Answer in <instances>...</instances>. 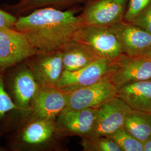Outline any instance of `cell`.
<instances>
[{
	"label": "cell",
	"mask_w": 151,
	"mask_h": 151,
	"mask_svg": "<svg viewBox=\"0 0 151 151\" xmlns=\"http://www.w3.org/2000/svg\"><path fill=\"white\" fill-rule=\"evenodd\" d=\"M78 9L61 10L47 7L19 16L14 27L22 33L38 52L62 50L73 40L76 33L83 25L76 15Z\"/></svg>",
	"instance_id": "cell-1"
},
{
	"label": "cell",
	"mask_w": 151,
	"mask_h": 151,
	"mask_svg": "<svg viewBox=\"0 0 151 151\" xmlns=\"http://www.w3.org/2000/svg\"><path fill=\"white\" fill-rule=\"evenodd\" d=\"M56 119L28 117L7 134L6 147L11 151H42L60 148L63 137L57 132Z\"/></svg>",
	"instance_id": "cell-2"
},
{
	"label": "cell",
	"mask_w": 151,
	"mask_h": 151,
	"mask_svg": "<svg viewBox=\"0 0 151 151\" xmlns=\"http://www.w3.org/2000/svg\"><path fill=\"white\" fill-rule=\"evenodd\" d=\"M2 78L6 91L25 120L30 114L33 100L42 87L24 61L7 68Z\"/></svg>",
	"instance_id": "cell-3"
},
{
	"label": "cell",
	"mask_w": 151,
	"mask_h": 151,
	"mask_svg": "<svg viewBox=\"0 0 151 151\" xmlns=\"http://www.w3.org/2000/svg\"><path fill=\"white\" fill-rule=\"evenodd\" d=\"M73 40L84 45L101 58L115 60L123 54L115 34L109 27L83 25Z\"/></svg>",
	"instance_id": "cell-4"
},
{
	"label": "cell",
	"mask_w": 151,
	"mask_h": 151,
	"mask_svg": "<svg viewBox=\"0 0 151 151\" xmlns=\"http://www.w3.org/2000/svg\"><path fill=\"white\" fill-rule=\"evenodd\" d=\"M24 61L41 87H55L65 70L62 50L37 52Z\"/></svg>",
	"instance_id": "cell-5"
},
{
	"label": "cell",
	"mask_w": 151,
	"mask_h": 151,
	"mask_svg": "<svg viewBox=\"0 0 151 151\" xmlns=\"http://www.w3.org/2000/svg\"><path fill=\"white\" fill-rule=\"evenodd\" d=\"M129 0H87L79 15L83 25L109 27L123 20Z\"/></svg>",
	"instance_id": "cell-6"
},
{
	"label": "cell",
	"mask_w": 151,
	"mask_h": 151,
	"mask_svg": "<svg viewBox=\"0 0 151 151\" xmlns=\"http://www.w3.org/2000/svg\"><path fill=\"white\" fill-rule=\"evenodd\" d=\"M68 94L66 109L98 108L116 96L117 88L109 78L87 86L74 90L63 88Z\"/></svg>",
	"instance_id": "cell-7"
},
{
	"label": "cell",
	"mask_w": 151,
	"mask_h": 151,
	"mask_svg": "<svg viewBox=\"0 0 151 151\" xmlns=\"http://www.w3.org/2000/svg\"><path fill=\"white\" fill-rule=\"evenodd\" d=\"M37 52L22 33L0 27V74Z\"/></svg>",
	"instance_id": "cell-8"
},
{
	"label": "cell",
	"mask_w": 151,
	"mask_h": 151,
	"mask_svg": "<svg viewBox=\"0 0 151 151\" xmlns=\"http://www.w3.org/2000/svg\"><path fill=\"white\" fill-rule=\"evenodd\" d=\"M114 62L115 60L99 58L80 70L75 71L64 70L55 87L74 90L109 78L113 70Z\"/></svg>",
	"instance_id": "cell-9"
},
{
	"label": "cell",
	"mask_w": 151,
	"mask_h": 151,
	"mask_svg": "<svg viewBox=\"0 0 151 151\" xmlns=\"http://www.w3.org/2000/svg\"><path fill=\"white\" fill-rule=\"evenodd\" d=\"M131 109L123 100L117 96L103 104L97 108L93 128L88 137L112 135L124 127L126 116Z\"/></svg>",
	"instance_id": "cell-10"
},
{
	"label": "cell",
	"mask_w": 151,
	"mask_h": 151,
	"mask_svg": "<svg viewBox=\"0 0 151 151\" xmlns=\"http://www.w3.org/2000/svg\"><path fill=\"white\" fill-rule=\"evenodd\" d=\"M109 79L116 88L124 85L151 79V60L142 56L122 54L114 62Z\"/></svg>",
	"instance_id": "cell-11"
},
{
	"label": "cell",
	"mask_w": 151,
	"mask_h": 151,
	"mask_svg": "<svg viewBox=\"0 0 151 151\" xmlns=\"http://www.w3.org/2000/svg\"><path fill=\"white\" fill-rule=\"evenodd\" d=\"M97 111V108L64 109L55 120L57 133L62 137H88L93 129Z\"/></svg>",
	"instance_id": "cell-12"
},
{
	"label": "cell",
	"mask_w": 151,
	"mask_h": 151,
	"mask_svg": "<svg viewBox=\"0 0 151 151\" xmlns=\"http://www.w3.org/2000/svg\"><path fill=\"white\" fill-rule=\"evenodd\" d=\"M109 27L118 38L123 54L140 56L151 45V34L132 22L122 20Z\"/></svg>",
	"instance_id": "cell-13"
},
{
	"label": "cell",
	"mask_w": 151,
	"mask_h": 151,
	"mask_svg": "<svg viewBox=\"0 0 151 151\" xmlns=\"http://www.w3.org/2000/svg\"><path fill=\"white\" fill-rule=\"evenodd\" d=\"M68 100V94L63 88L42 87L33 100L28 117L56 119L67 106Z\"/></svg>",
	"instance_id": "cell-14"
},
{
	"label": "cell",
	"mask_w": 151,
	"mask_h": 151,
	"mask_svg": "<svg viewBox=\"0 0 151 151\" xmlns=\"http://www.w3.org/2000/svg\"><path fill=\"white\" fill-rule=\"evenodd\" d=\"M116 96L132 109L151 114V79L118 87Z\"/></svg>",
	"instance_id": "cell-15"
},
{
	"label": "cell",
	"mask_w": 151,
	"mask_h": 151,
	"mask_svg": "<svg viewBox=\"0 0 151 151\" xmlns=\"http://www.w3.org/2000/svg\"><path fill=\"white\" fill-rule=\"evenodd\" d=\"M24 120L20 110L6 91L0 74V138L15 129Z\"/></svg>",
	"instance_id": "cell-16"
},
{
	"label": "cell",
	"mask_w": 151,
	"mask_h": 151,
	"mask_svg": "<svg viewBox=\"0 0 151 151\" xmlns=\"http://www.w3.org/2000/svg\"><path fill=\"white\" fill-rule=\"evenodd\" d=\"M62 50L65 70H80L101 58L88 48L73 40L67 44Z\"/></svg>",
	"instance_id": "cell-17"
},
{
	"label": "cell",
	"mask_w": 151,
	"mask_h": 151,
	"mask_svg": "<svg viewBox=\"0 0 151 151\" xmlns=\"http://www.w3.org/2000/svg\"><path fill=\"white\" fill-rule=\"evenodd\" d=\"M87 0H20L15 5H4L5 10L16 17L22 16L34 10L50 7L56 9L65 8L80 3L84 4Z\"/></svg>",
	"instance_id": "cell-18"
},
{
	"label": "cell",
	"mask_w": 151,
	"mask_h": 151,
	"mask_svg": "<svg viewBox=\"0 0 151 151\" xmlns=\"http://www.w3.org/2000/svg\"><path fill=\"white\" fill-rule=\"evenodd\" d=\"M124 128L141 142L151 137V114L131 109L126 116Z\"/></svg>",
	"instance_id": "cell-19"
},
{
	"label": "cell",
	"mask_w": 151,
	"mask_h": 151,
	"mask_svg": "<svg viewBox=\"0 0 151 151\" xmlns=\"http://www.w3.org/2000/svg\"><path fill=\"white\" fill-rule=\"evenodd\" d=\"M81 144L85 151H122L109 137H82Z\"/></svg>",
	"instance_id": "cell-20"
},
{
	"label": "cell",
	"mask_w": 151,
	"mask_h": 151,
	"mask_svg": "<svg viewBox=\"0 0 151 151\" xmlns=\"http://www.w3.org/2000/svg\"><path fill=\"white\" fill-rule=\"evenodd\" d=\"M122 151H143V143L131 135L124 127L109 137Z\"/></svg>",
	"instance_id": "cell-21"
},
{
	"label": "cell",
	"mask_w": 151,
	"mask_h": 151,
	"mask_svg": "<svg viewBox=\"0 0 151 151\" xmlns=\"http://www.w3.org/2000/svg\"><path fill=\"white\" fill-rule=\"evenodd\" d=\"M151 2V0H129L123 20L132 22Z\"/></svg>",
	"instance_id": "cell-22"
},
{
	"label": "cell",
	"mask_w": 151,
	"mask_h": 151,
	"mask_svg": "<svg viewBox=\"0 0 151 151\" xmlns=\"http://www.w3.org/2000/svg\"><path fill=\"white\" fill-rule=\"evenodd\" d=\"M132 23L151 34V2L135 17Z\"/></svg>",
	"instance_id": "cell-23"
},
{
	"label": "cell",
	"mask_w": 151,
	"mask_h": 151,
	"mask_svg": "<svg viewBox=\"0 0 151 151\" xmlns=\"http://www.w3.org/2000/svg\"><path fill=\"white\" fill-rule=\"evenodd\" d=\"M17 20V17L7 11L0 10V27L13 29Z\"/></svg>",
	"instance_id": "cell-24"
},
{
	"label": "cell",
	"mask_w": 151,
	"mask_h": 151,
	"mask_svg": "<svg viewBox=\"0 0 151 151\" xmlns=\"http://www.w3.org/2000/svg\"><path fill=\"white\" fill-rule=\"evenodd\" d=\"M142 143L143 151H151V137Z\"/></svg>",
	"instance_id": "cell-25"
},
{
	"label": "cell",
	"mask_w": 151,
	"mask_h": 151,
	"mask_svg": "<svg viewBox=\"0 0 151 151\" xmlns=\"http://www.w3.org/2000/svg\"><path fill=\"white\" fill-rule=\"evenodd\" d=\"M140 56L143 57L148 60H151V45L146 49V50H145V52L141 54Z\"/></svg>",
	"instance_id": "cell-26"
}]
</instances>
